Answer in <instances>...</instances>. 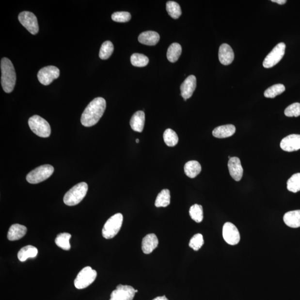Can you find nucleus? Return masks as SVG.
Masks as SVG:
<instances>
[{"mask_svg": "<svg viewBox=\"0 0 300 300\" xmlns=\"http://www.w3.org/2000/svg\"><path fill=\"white\" fill-rule=\"evenodd\" d=\"M166 10L170 16L174 19L179 18L182 14L181 7L176 2L172 1L167 2Z\"/></svg>", "mask_w": 300, "mask_h": 300, "instance_id": "30", "label": "nucleus"}, {"mask_svg": "<svg viewBox=\"0 0 300 300\" xmlns=\"http://www.w3.org/2000/svg\"><path fill=\"white\" fill-rule=\"evenodd\" d=\"M97 277V272L90 267L83 268L78 273L74 281L75 286L78 289H83L92 284Z\"/></svg>", "mask_w": 300, "mask_h": 300, "instance_id": "7", "label": "nucleus"}, {"mask_svg": "<svg viewBox=\"0 0 300 300\" xmlns=\"http://www.w3.org/2000/svg\"><path fill=\"white\" fill-rule=\"evenodd\" d=\"M204 244V237L202 235L197 234L194 235L189 243V246L193 250L198 251Z\"/></svg>", "mask_w": 300, "mask_h": 300, "instance_id": "35", "label": "nucleus"}, {"mask_svg": "<svg viewBox=\"0 0 300 300\" xmlns=\"http://www.w3.org/2000/svg\"><path fill=\"white\" fill-rule=\"evenodd\" d=\"M185 173L189 178L196 177L201 172V166L198 161H189L185 165Z\"/></svg>", "mask_w": 300, "mask_h": 300, "instance_id": "24", "label": "nucleus"}, {"mask_svg": "<svg viewBox=\"0 0 300 300\" xmlns=\"http://www.w3.org/2000/svg\"><path fill=\"white\" fill-rule=\"evenodd\" d=\"M145 122V113L142 111H138L132 116L130 124L133 130L142 132L143 130Z\"/></svg>", "mask_w": 300, "mask_h": 300, "instance_id": "18", "label": "nucleus"}, {"mask_svg": "<svg viewBox=\"0 0 300 300\" xmlns=\"http://www.w3.org/2000/svg\"><path fill=\"white\" fill-rule=\"evenodd\" d=\"M182 53L181 46L178 43L171 45L167 51V58L171 63H175L179 59Z\"/></svg>", "mask_w": 300, "mask_h": 300, "instance_id": "25", "label": "nucleus"}, {"mask_svg": "<svg viewBox=\"0 0 300 300\" xmlns=\"http://www.w3.org/2000/svg\"><path fill=\"white\" fill-rule=\"evenodd\" d=\"M27 233V228L20 224H14L10 227L7 238L10 241H16L20 240L25 237Z\"/></svg>", "mask_w": 300, "mask_h": 300, "instance_id": "19", "label": "nucleus"}, {"mask_svg": "<svg viewBox=\"0 0 300 300\" xmlns=\"http://www.w3.org/2000/svg\"><path fill=\"white\" fill-rule=\"evenodd\" d=\"M71 235L68 233H62L58 235L55 239V243L57 246L64 250H70L71 245L70 240Z\"/></svg>", "mask_w": 300, "mask_h": 300, "instance_id": "27", "label": "nucleus"}, {"mask_svg": "<svg viewBox=\"0 0 300 300\" xmlns=\"http://www.w3.org/2000/svg\"><path fill=\"white\" fill-rule=\"evenodd\" d=\"M222 235L224 240L231 245H236L240 241V235L237 228L231 222L224 224Z\"/></svg>", "mask_w": 300, "mask_h": 300, "instance_id": "11", "label": "nucleus"}, {"mask_svg": "<svg viewBox=\"0 0 300 300\" xmlns=\"http://www.w3.org/2000/svg\"><path fill=\"white\" fill-rule=\"evenodd\" d=\"M138 40L140 43L143 45L154 46L158 43L159 35L157 32L147 31L140 34Z\"/></svg>", "mask_w": 300, "mask_h": 300, "instance_id": "21", "label": "nucleus"}, {"mask_svg": "<svg viewBox=\"0 0 300 300\" xmlns=\"http://www.w3.org/2000/svg\"><path fill=\"white\" fill-rule=\"evenodd\" d=\"M1 85L6 93H10L16 85V75L12 62L7 58L1 61Z\"/></svg>", "mask_w": 300, "mask_h": 300, "instance_id": "2", "label": "nucleus"}, {"mask_svg": "<svg viewBox=\"0 0 300 300\" xmlns=\"http://www.w3.org/2000/svg\"><path fill=\"white\" fill-rule=\"evenodd\" d=\"M112 20L117 22H126L131 20V15L128 12L114 13L111 16Z\"/></svg>", "mask_w": 300, "mask_h": 300, "instance_id": "37", "label": "nucleus"}, {"mask_svg": "<svg viewBox=\"0 0 300 300\" xmlns=\"http://www.w3.org/2000/svg\"><path fill=\"white\" fill-rule=\"evenodd\" d=\"M158 240L154 234H148L144 237L142 241V250L144 253L150 254L157 248Z\"/></svg>", "mask_w": 300, "mask_h": 300, "instance_id": "17", "label": "nucleus"}, {"mask_svg": "<svg viewBox=\"0 0 300 300\" xmlns=\"http://www.w3.org/2000/svg\"><path fill=\"white\" fill-rule=\"evenodd\" d=\"M29 125L32 131L41 138H48L51 135V127L47 120L38 115H34L29 120Z\"/></svg>", "mask_w": 300, "mask_h": 300, "instance_id": "5", "label": "nucleus"}, {"mask_svg": "<svg viewBox=\"0 0 300 300\" xmlns=\"http://www.w3.org/2000/svg\"><path fill=\"white\" fill-rule=\"evenodd\" d=\"M54 172V167L50 165H42L32 171L26 176V180L30 184H36L47 180Z\"/></svg>", "mask_w": 300, "mask_h": 300, "instance_id": "6", "label": "nucleus"}, {"mask_svg": "<svg viewBox=\"0 0 300 300\" xmlns=\"http://www.w3.org/2000/svg\"><path fill=\"white\" fill-rule=\"evenodd\" d=\"M234 52L229 45L223 44L219 48V59L223 65H229L233 62Z\"/></svg>", "mask_w": 300, "mask_h": 300, "instance_id": "16", "label": "nucleus"}, {"mask_svg": "<svg viewBox=\"0 0 300 300\" xmlns=\"http://www.w3.org/2000/svg\"><path fill=\"white\" fill-rule=\"evenodd\" d=\"M271 2L278 3L279 5H284L287 1L286 0H271Z\"/></svg>", "mask_w": 300, "mask_h": 300, "instance_id": "38", "label": "nucleus"}, {"mask_svg": "<svg viewBox=\"0 0 300 300\" xmlns=\"http://www.w3.org/2000/svg\"><path fill=\"white\" fill-rule=\"evenodd\" d=\"M88 185L86 182H80L72 188L63 197V202L67 206H75L80 203L87 194Z\"/></svg>", "mask_w": 300, "mask_h": 300, "instance_id": "3", "label": "nucleus"}, {"mask_svg": "<svg viewBox=\"0 0 300 300\" xmlns=\"http://www.w3.org/2000/svg\"><path fill=\"white\" fill-rule=\"evenodd\" d=\"M284 221L288 227L298 228L300 227V210L286 212L284 216Z\"/></svg>", "mask_w": 300, "mask_h": 300, "instance_id": "22", "label": "nucleus"}, {"mask_svg": "<svg viewBox=\"0 0 300 300\" xmlns=\"http://www.w3.org/2000/svg\"><path fill=\"white\" fill-rule=\"evenodd\" d=\"M196 87V78L194 75L189 76L180 86L181 94L185 101L192 96Z\"/></svg>", "mask_w": 300, "mask_h": 300, "instance_id": "14", "label": "nucleus"}, {"mask_svg": "<svg viewBox=\"0 0 300 300\" xmlns=\"http://www.w3.org/2000/svg\"><path fill=\"white\" fill-rule=\"evenodd\" d=\"M38 250L35 246L28 245L19 251L17 257L19 260L24 262L29 258H34L37 255Z\"/></svg>", "mask_w": 300, "mask_h": 300, "instance_id": "23", "label": "nucleus"}, {"mask_svg": "<svg viewBox=\"0 0 300 300\" xmlns=\"http://www.w3.org/2000/svg\"><path fill=\"white\" fill-rule=\"evenodd\" d=\"M153 300H169L165 296H158V297L156 298Z\"/></svg>", "mask_w": 300, "mask_h": 300, "instance_id": "39", "label": "nucleus"}, {"mask_svg": "<svg viewBox=\"0 0 300 300\" xmlns=\"http://www.w3.org/2000/svg\"><path fill=\"white\" fill-rule=\"evenodd\" d=\"M228 168L233 179L237 181L241 180L243 176V170L240 158L237 157L231 158L228 162Z\"/></svg>", "mask_w": 300, "mask_h": 300, "instance_id": "15", "label": "nucleus"}, {"mask_svg": "<svg viewBox=\"0 0 300 300\" xmlns=\"http://www.w3.org/2000/svg\"><path fill=\"white\" fill-rule=\"evenodd\" d=\"M106 107V102L104 98H95L82 114L81 122L83 126L91 127L96 125L103 115Z\"/></svg>", "mask_w": 300, "mask_h": 300, "instance_id": "1", "label": "nucleus"}, {"mask_svg": "<svg viewBox=\"0 0 300 300\" xmlns=\"http://www.w3.org/2000/svg\"><path fill=\"white\" fill-rule=\"evenodd\" d=\"M135 294L134 287L119 284L116 287V289L112 292L110 300H132Z\"/></svg>", "mask_w": 300, "mask_h": 300, "instance_id": "12", "label": "nucleus"}, {"mask_svg": "<svg viewBox=\"0 0 300 300\" xmlns=\"http://www.w3.org/2000/svg\"><path fill=\"white\" fill-rule=\"evenodd\" d=\"M288 191L296 193L300 191V173L293 174L287 182Z\"/></svg>", "mask_w": 300, "mask_h": 300, "instance_id": "31", "label": "nucleus"}, {"mask_svg": "<svg viewBox=\"0 0 300 300\" xmlns=\"http://www.w3.org/2000/svg\"><path fill=\"white\" fill-rule=\"evenodd\" d=\"M114 50L113 45L111 41L104 42L101 45L99 53L100 58L107 60L111 56Z\"/></svg>", "mask_w": 300, "mask_h": 300, "instance_id": "33", "label": "nucleus"}, {"mask_svg": "<svg viewBox=\"0 0 300 300\" xmlns=\"http://www.w3.org/2000/svg\"><path fill=\"white\" fill-rule=\"evenodd\" d=\"M280 147L284 151L292 152L300 149V135L292 134L284 138Z\"/></svg>", "mask_w": 300, "mask_h": 300, "instance_id": "13", "label": "nucleus"}, {"mask_svg": "<svg viewBox=\"0 0 300 300\" xmlns=\"http://www.w3.org/2000/svg\"><path fill=\"white\" fill-rule=\"evenodd\" d=\"M235 131L236 127L234 125H226L216 127L212 131V135L216 138L224 139L233 136Z\"/></svg>", "mask_w": 300, "mask_h": 300, "instance_id": "20", "label": "nucleus"}, {"mask_svg": "<svg viewBox=\"0 0 300 300\" xmlns=\"http://www.w3.org/2000/svg\"><path fill=\"white\" fill-rule=\"evenodd\" d=\"M60 76L59 68L54 66H48L42 68L37 74L39 81L45 86L50 85L54 79Z\"/></svg>", "mask_w": 300, "mask_h": 300, "instance_id": "10", "label": "nucleus"}, {"mask_svg": "<svg viewBox=\"0 0 300 300\" xmlns=\"http://www.w3.org/2000/svg\"><path fill=\"white\" fill-rule=\"evenodd\" d=\"M138 292V290H135L136 293V292Z\"/></svg>", "mask_w": 300, "mask_h": 300, "instance_id": "41", "label": "nucleus"}, {"mask_svg": "<svg viewBox=\"0 0 300 300\" xmlns=\"http://www.w3.org/2000/svg\"><path fill=\"white\" fill-rule=\"evenodd\" d=\"M164 140L166 145L169 147L176 146L178 142L176 133L171 128L167 129L164 132Z\"/></svg>", "mask_w": 300, "mask_h": 300, "instance_id": "32", "label": "nucleus"}, {"mask_svg": "<svg viewBox=\"0 0 300 300\" xmlns=\"http://www.w3.org/2000/svg\"><path fill=\"white\" fill-rule=\"evenodd\" d=\"M136 143H139V139H136Z\"/></svg>", "mask_w": 300, "mask_h": 300, "instance_id": "40", "label": "nucleus"}, {"mask_svg": "<svg viewBox=\"0 0 300 300\" xmlns=\"http://www.w3.org/2000/svg\"><path fill=\"white\" fill-rule=\"evenodd\" d=\"M284 115L287 117H298L300 116V104H292L284 110Z\"/></svg>", "mask_w": 300, "mask_h": 300, "instance_id": "36", "label": "nucleus"}, {"mask_svg": "<svg viewBox=\"0 0 300 300\" xmlns=\"http://www.w3.org/2000/svg\"><path fill=\"white\" fill-rule=\"evenodd\" d=\"M285 91V87L282 83L273 85L265 91L264 96L267 98H275Z\"/></svg>", "mask_w": 300, "mask_h": 300, "instance_id": "29", "label": "nucleus"}, {"mask_svg": "<svg viewBox=\"0 0 300 300\" xmlns=\"http://www.w3.org/2000/svg\"><path fill=\"white\" fill-rule=\"evenodd\" d=\"M123 215L117 213L113 215L105 223L102 229V236L106 239H111L119 233L123 222Z\"/></svg>", "mask_w": 300, "mask_h": 300, "instance_id": "4", "label": "nucleus"}, {"mask_svg": "<svg viewBox=\"0 0 300 300\" xmlns=\"http://www.w3.org/2000/svg\"><path fill=\"white\" fill-rule=\"evenodd\" d=\"M189 214L193 221L197 223L201 222L204 219L203 206L198 204L192 205L189 208Z\"/></svg>", "mask_w": 300, "mask_h": 300, "instance_id": "28", "label": "nucleus"}, {"mask_svg": "<svg viewBox=\"0 0 300 300\" xmlns=\"http://www.w3.org/2000/svg\"><path fill=\"white\" fill-rule=\"evenodd\" d=\"M149 59L143 54H134L131 56V63L133 66L136 67H144L149 63Z\"/></svg>", "mask_w": 300, "mask_h": 300, "instance_id": "34", "label": "nucleus"}, {"mask_svg": "<svg viewBox=\"0 0 300 300\" xmlns=\"http://www.w3.org/2000/svg\"><path fill=\"white\" fill-rule=\"evenodd\" d=\"M286 45L283 43L278 44L266 57L263 66L266 68H271L278 64L285 53Z\"/></svg>", "mask_w": 300, "mask_h": 300, "instance_id": "8", "label": "nucleus"}, {"mask_svg": "<svg viewBox=\"0 0 300 300\" xmlns=\"http://www.w3.org/2000/svg\"><path fill=\"white\" fill-rule=\"evenodd\" d=\"M18 20L28 31L36 35L39 32V24L36 16L29 11H23L18 15Z\"/></svg>", "mask_w": 300, "mask_h": 300, "instance_id": "9", "label": "nucleus"}, {"mask_svg": "<svg viewBox=\"0 0 300 300\" xmlns=\"http://www.w3.org/2000/svg\"><path fill=\"white\" fill-rule=\"evenodd\" d=\"M170 192L168 189H162L159 192L155 201V206L157 207H165L170 204Z\"/></svg>", "mask_w": 300, "mask_h": 300, "instance_id": "26", "label": "nucleus"}]
</instances>
